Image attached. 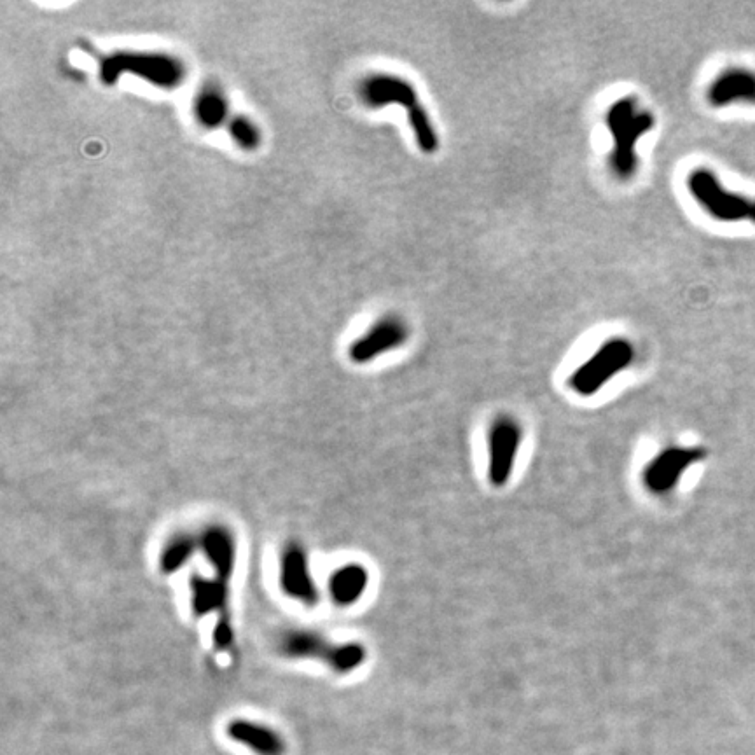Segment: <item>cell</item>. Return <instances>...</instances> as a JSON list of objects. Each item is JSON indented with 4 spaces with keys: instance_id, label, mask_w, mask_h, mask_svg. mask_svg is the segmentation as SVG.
Wrapping results in <instances>:
<instances>
[{
    "instance_id": "18",
    "label": "cell",
    "mask_w": 755,
    "mask_h": 755,
    "mask_svg": "<svg viewBox=\"0 0 755 755\" xmlns=\"http://www.w3.org/2000/svg\"><path fill=\"white\" fill-rule=\"evenodd\" d=\"M229 132L233 135V139L236 140V144L245 149V151H252L259 146L261 137H259V130L256 125L245 118V116H235V118L229 121Z\"/></svg>"
},
{
    "instance_id": "15",
    "label": "cell",
    "mask_w": 755,
    "mask_h": 755,
    "mask_svg": "<svg viewBox=\"0 0 755 755\" xmlns=\"http://www.w3.org/2000/svg\"><path fill=\"white\" fill-rule=\"evenodd\" d=\"M200 548V535L188 534L181 532L168 539L167 544L161 549L160 568L165 575H172L179 572L186 563L191 560V556Z\"/></svg>"
},
{
    "instance_id": "11",
    "label": "cell",
    "mask_w": 755,
    "mask_h": 755,
    "mask_svg": "<svg viewBox=\"0 0 755 755\" xmlns=\"http://www.w3.org/2000/svg\"><path fill=\"white\" fill-rule=\"evenodd\" d=\"M200 549L214 567L217 581L229 588L236 565L235 535L224 525H210L200 535Z\"/></svg>"
},
{
    "instance_id": "2",
    "label": "cell",
    "mask_w": 755,
    "mask_h": 755,
    "mask_svg": "<svg viewBox=\"0 0 755 755\" xmlns=\"http://www.w3.org/2000/svg\"><path fill=\"white\" fill-rule=\"evenodd\" d=\"M656 125L652 112L640 111L633 97L619 98L607 112V126L614 139L610 168L621 181H630L637 174V144L640 137Z\"/></svg>"
},
{
    "instance_id": "16",
    "label": "cell",
    "mask_w": 755,
    "mask_h": 755,
    "mask_svg": "<svg viewBox=\"0 0 755 755\" xmlns=\"http://www.w3.org/2000/svg\"><path fill=\"white\" fill-rule=\"evenodd\" d=\"M196 118L208 128H217L228 116V102L219 88L205 86L194 102Z\"/></svg>"
},
{
    "instance_id": "5",
    "label": "cell",
    "mask_w": 755,
    "mask_h": 755,
    "mask_svg": "<svg viewBox=\"0 0 755 755\" xmlns=\"http://www.w3.org/2000/svg\"><path fill=\"white\" fill-rule=\"evenodd\" d=\"M128 72L161 88H174L184 79L182 63L161 53H116L102 63V81L112 84Z\"/></svg>"
},
{
    "instance_id": "7",
    "label": "cell",
    "mask_w": 755,
    "mask_h": 755,
    "mask_svg": "<svg viewBox=\"0 0 755 755\" xmlns=\"http://www.w3.org/2000/svg\"><path fill=\"white\" fill-rule=\"evenodd\" d=\"M705 457H707V451L703 446H682V444L666 446L656 457L651 458L649 464L645 465L642 471V483L647 488V492L656 497L670 495L679 486L684 474L694 465L703 462Z\"/></svg>"
},
{
    "instance_id": "12",
    "label": "cell",
    "mask_w": 755,
    "mask_h": 755,
    "mask_svg": "<svg viewBox=\"0 0 755 755\" xmlns=\"http://www.w3.org/2000/svg\"><path fill=\"white\" fill-rule=\"evenodd\" d=\"M340 644H331L317 631L294 630L285 633L280 640V651L287 658L319 659L333 668Z\"/></svg>"
},
{
    "instance_id": "1",
    "label": "cell",
    "mask_w": 755,
    "mask_h": 755,
    "mask_svg": "<svg viewBox=\"0 0 755 755\" xmlns=\"http://www.w3.org/2000/svg\"><path fill=\"white\" fill-rule=\"evenodd\" d=\"M361 97L364 104L378 109L385 105H402L408 111L409 125L415 133L416 144L425 154L437 153L439 149V135L436 126L430 121L420 98L416 95L413 84L402 77L376 74L369 76L361 86Z\"/></svg>"
},
{
    "instance_id": "3",
    "label": "cell",
    "mask_w": 755,
    "mask_h": 755,
    "mask_svg": "<svg viewBox=\"0 0 755 755\" xmlns=\"http://www.w3.org/2000/svg\"><path fill=\"white\" fill-rule=\"evenodd\" d=\"M687 189L715 221L750 222L755 226V198L724 188L712 170H693L687 177Z\"/></svg>"
},
{
    "instance_id": "14",
    "label": "cell",
    "mask_w": 755,
    "mask_h": 755,
    "mask_svg": "<svg viewBox=\"0 0 755 755\" xmlns=\"http://www.w3.org/2000/svg\"><path fill=\"white\" fill-rule=\"evenodd\" d=\"M228 735L259 755H282L284 752V740L278 736L277 731L259 722L236 719L229 722Z\"/></svg>"
},
{
    "instance_id": "8",
    "label": "cell",
    "mask_w": 755,
    "mask_h": 755,
    "mask_svg": "<svg viewBox=\"0 0 755 755\" xmlns=\"http://www.w3.org/2000/svg\"><path fill=\"white\" fill-rule=\"evenodd\" d=\"M280 589L285 595L313 607L319 602V591L310 572L308 556L301 544L291 542L280 558Z\"/></svg>"
},
{
    "instance_id": "13",
    "label": "cell",
    "mask_w": 755,
    "mask_h": 755,
    "mask_svg": "<svg viewBox=\"0 0 755 755\" xmlns=\"http://www.w3.org/2000/svg\"><path fill=\"white\" fill-rule=\"evenodd\" d=\"M369 586L368 568L348 563L334 570L329 579V595L338 607H350L361 600Z\"/></svg>"
},
{
    "instance_id": "4",
    "label": "cell",
    "mask_w": 755,
    "mask_h": 755,
    "mask_svg": "<svg viewBox=\"0 0 755 755\" xmlns=\"http://www.w3.org/2000/svg\"><path fill=\"white\" fill-rule=\"evenodd\" d=\"M635 361V348L624 338H614L596 350V354L575 369L570 388L582 397L598 394L614 376L630 368Z\"/></svg>"
},
{
    "instance_id": "10",
    "label": "cell",
    "mask_w": 755,
    "mask_h": 755,
    "mask_svg": "<svg viewBox=\"0 0 755 755\" xmlns=\"http://www.w3.org/2000/svg\"><path fill=\"white\" fill-rule=\"evenodd\" d=\"M708 104L715 109L729 105H755V70L729 67L715 77L707 90Z\"/></svg>"
},
{
    "instance_id": "9",
    "label": "cell",
    "mask_w": 755,
    "mask_h": 755,
    "mask_svg": "<svg viewBox=\"0 0 755 755\" xmlns=\"http://www.w3.org/2000/svg\"><path fill=\"white\" fill-rule=\"evenodd\" d=\"M408 338V326L401 319L385 317L376 322L368 333L362 334L359 340L354 341L348 355L355 364H368L376 357L402 347Z\"/></svg>"
},
{
    "instance_id": "6",
    "label": "cell",
    "mask_w": 755,
    "mask_h": 755,
    "mask_svg": "<svg viewBox=\"0 0 755 755\" xmlns=\"http://www.w3.org/2000/svg\"><path fill=\"white\" fill-rule=\"evenodd\" d=\"M521 443H523V427L514 416L500 415L493 420L486 432L490 485L495 488H504L511 481Z\"/></svg>"
},
{
    "instance_id": "17",
    "label": "cell",
    "mask_w": 755,
    "mask_h": 755,
    "mask_svg": "<svg viewBox=\"0 0 755 755\" xmlns=\"http://www.w3.org/2000/svg\"><path fill=\"white\" fill-rule=\"evenodd\" d=\"M368 651L361 642H343L338 647L333 668L336 673H352L366 663Z\"/></svg>"
}]
</instances>
